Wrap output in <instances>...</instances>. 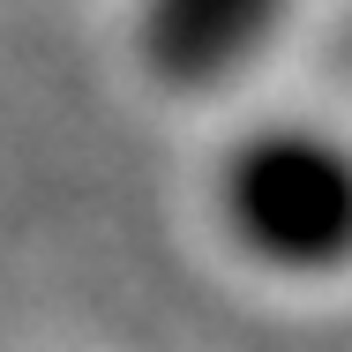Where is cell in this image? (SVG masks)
I'll return each instance as SVG.
<instances>
[{
  "instance_id": "obj_1",
  "label": "cell",
  "mask_w": 352,
  "mask_h": 352,
  "mask_svg": "<svg viewBox=\"0 0 352 352\" xmlns=\"http://www.w3.org/2000/svg\"><path fill=\"white\" fill-rule=\"evenodd\" d=\"M225 225L278 270H330L352 255V150L307 128L248 135L225 157Z\"/></svg>"
},
{
  "instance_id": "obj_2",
  "label": "cell",
  "mask_w": 352,
  "mask_h": 352,
  "mask_svg": "<svg viewBox=\"0 0 352 352\" xmlns=\"http://www.w3.org/2000/svg\"><path fill=\"white\" fill-rule=\"evenodd\" d=\"M278 15L285 0H142V60L173 90H210L263 53Z\"/></svg>"
}]
</instances>
